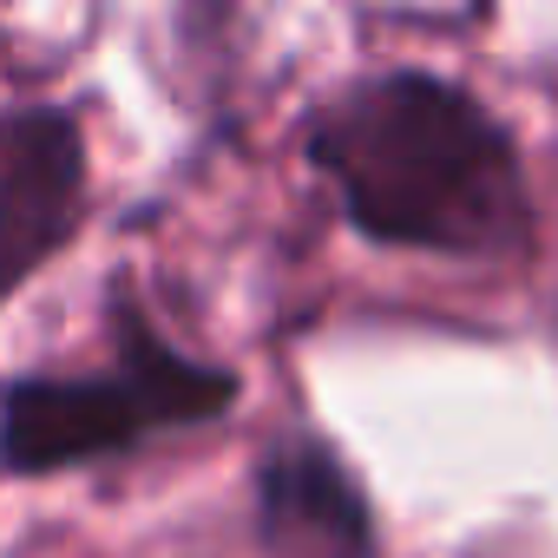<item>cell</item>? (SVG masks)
I'll return each instance as SVG.
<instances>
[{"label":"cell","mask_w":558,"mask_h":558,"mask_svg":"<svg viewBox=\"0 0 558 558\" xmlns=\"http://www.w3.org/2000/svg\"><path fill=\"white\" fill-rule=\"evenodd\" d=\"M119 362L112 375H27L0 395V466L8 473H60L86 460H112L165 427L217 421L236 401V375L197 362L145 329L138 310H119Z\"/></svg>","instance_id":"2"},{"label":"cell","mask_w":558,"mask_h":558,"mask_svg":"<svg viewBox=\"0 0 558 558\" xmlns=\"http://www.w3.org/2000/svg\"><path fill=\"white\" fill-rule=\"evenodd\" d=\"M256 538L276 558H375V512L342 453L283 434L256 460Z\"/></svg>","instance_id":"4"},{"label":"cell","mask_w":558,"mask_h":558,"mask_svg":"<svg viewBox=\"0 0 558 558\" xmlns=\"http://www.w3.org/2000/svg\"><path fill=\"white\" fill-rule=\"evenodd\" d=\"M349 230L381 250L499 263L532 243V191L512 132L453 80L395 66L336 86L303 132Z\"/></svg>","instance_id":"1"},{"label":"cell","mask_w":558,"mask_h":558,"mask_svg":"<svg viewBox=\"0 0 558 558\" xmlns=\"http://www.w3.org/2000/svg\"><path fill=\"white\" fill-rule=\"evenodd\" d=\"M86 223V132L66 106H0V303Z\"/></svg>","instance_id":"3"}]
</instances>
